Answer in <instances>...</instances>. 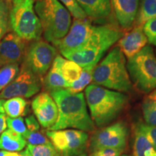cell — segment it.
<instances>
[{"instance_id": "obj_1", "label": "cell", "mask_w": 156, "mask_h": 156, "mask_svg": "<svg viewBox=\"0 0 156 156\" xmlns=\"http://www.w3.org/2000/svg\"><path fill=\"white\" fill-rule=\"evenodd\" d=\"M58 108V119L49 131L75 129L88 132L95 130V124L90 116L85 95L83 93H73L67 89L50 93Z\"/></svg>"}, {"instance_id": "obj_2", "label": "cell", "mask_w": 156, "mask_h": 156, "mask_svg": "<svg viewBox=\"0 0 156 156\" xmlns=\"http://www.w3.org/2000/svg\"><path fill=\"white\" fill-rule=\"evenodd\" d=\"M85 98L91 119L95 126L100 128L108 126L118 118L129 100L124 93L95 84L85 88Z\"/></svg>"}, {"instance_id": "obj_3", "label": "cell", "mask_w": 156, "mask_h": 156, "mask_svg": "<svg viewBox=\"0 0 156 156\" xmlns=\"http://www.w3.org/2000/svg\"><path fill=\"white\" fill-rule=\"evenodd\" d=\"M119 28L112 25H94L92 34L83 47L64 56L82 69H94L105 53L123 36Z\"/></svg>"}, {"instance_id": "obj_4", "label": "cell", "mask_w": 156, "mask_h": 156, "mask_svg": "<svg viewBox=\"0 0 156 156\" xmlns=\"http://www.w3.org/2000/svg\"><path fill=\"white\" fill-rule=\"evenodd\" d=\"M93 84L120 93L132 90V84L126 68L125 56L118 46L112 48L95 66Z\"/></svg>"}, {"instance_id": "obj_5", "label": "cell", "mask_w": 156, "mask_h": 156, "mask_svg": "<svg viewBox=\"0 0 156 156\" xmlns=\"http://www.w3.org/2000/svg\"><path fill=\"white\" fill-rule=\"evenodd\" d=\"M34 9L46 41L55 45L67 34L71 14L58 0H36Z\"/></svg>"}, {"instance_id": "obj_6", "label": "cell", "mask_w": 156, "mask_h": 156, "mask_svg": "<svg viewBox=\"0 0 156 156\" xmlns=\"http://www.w3.org/2000/svg\"><path fill=\"white\" fill-rule=\"evenodd\" d=\"M131 82L140 91L149 93L156 88V55L151 46H146L126 64Z\"/></svg>"}, {"instance_id": "obj_7", "label": "cell", "mask_w": 156, "mask_h": 156, "mask_svg": "<svg viewBox=\"0 0 156 156\" xmlns=\"http://www.w3.org/2000/svg\"><path fill=\"white\" fill-rule=\"evenodd\" d=\"M36 0H21L12 4L9 10V26L25 41L40 39L42 28L34 9Z\"/></svg>"}, {"instance_id": "obj_8", "label": "cell", "mask_w": 156, "mask_h": 156, "mask_svg": "<svg viewBox=\"0 0 156 156\" xmlns=\"http://www.w3.org/2000/svg\"><path fill=\"white\" fill-rule=\"evenodd\" d=\"M56 56V48L40 38L27 46L22 65L42 79L51 67Z\"/></svg>"}, {"instance_id": "obj_9", "label": "cell", "mask_w": 156, "mask_h": 156, "mask_svg": "<svg viewBox=\"0 0 156 156\" xmlns=\"http://www.w3.org/2000/svg\"><path fill=\"white\" fill-rule=\"evenodd\" d=\"M46 136L59 156H79L86 153L88 147V134L78 129L49 131Z\"/></svg>"}, {"instance_id": "obj_10", "label": "cell", "mask_w": 156, "mask_h": 156, "mask_svg": "<svg viewBox=\"0 0 156 156\" xmlns=\"http://www.w3.org/2000/svg\"><path fill=\"white\" fill-rule=\"evenodd\" d=\"M129 128L123 122L102 127L93 133L90 141V151L111 148L124 152L129 137Z\"/></svg>"}, {"instance_id": "obj_11", "label": "cell", "mask_w": 156, "mask_h": 156, "mask_svg": "<svg viewBox=\"0 0 156 156\" xmlns=\"http://www.w3.org/2000/svg\"><path fill=\"white\" fill-rule=\"evenodd\" d=\"M41 79L22 65L16 77L0 92V99L30 98L38 93L42 86Z\"/></svg>"}, {"instance_id": "obj_12", "label": "cell", "mask_w": 156, "mask_h": 156, "mask_svg": "<svg viewBox=\"0 0 156 156\" xmlns=\"http://www.w3.org/2000/svg\"><path fill=\"white\" fill-rule=\"evenodd\" d=\"M93 27L87 20H74L67 34L54 45L62 56L83 47L92 34Z\"/></svg>"}, {"instance_id": "obj_13", "label": "cell", "mask_w": 156, "mask_h": 156, "mask_svg": "<svg viewBox=\"0 0 156 156\" xmlns=\"http://www.w3.org/2000/svg\"><path fill=\"white\" fill-rule=\"evenodd\" d=\"M31 107L42 127L48 130L55 124L58 119V108L50 94L46 92L39 93L32 101Z\"/></svg>"}, {"instance_id": "obj_14", "label": "cell", "mask_w": 156, "mask_h": 156, "mask_svg": "<svg viewBox=\"0 0 156 156\" xmlns=\"http://www.w3.org/2000/svg\"><path fill=\"white\" fill-rule=\"evenodd\" d=\"M26 48V41L14 32H9L0 40V66L20 64Z\"/></svg>"}, {"instance_id": "obj_15", "label": "cell", "mask_w": 156, "mask_h": 156, "mask_svg": "<svg viewBox=\"0 0 156 156\" xmlns=\"http://www.w3.org/2000/svg\"><path fill=\"white\" fill-rule=\"evenodd\" d=\"M110 2L121 28L125 30H129L135 21L139 0H110Z\"/></svg>"}, {"instance_id": "obj_16", "label": "cell", "mask_w": 156, "mask_h": 156, "mask_svg": "<svg viewBox=\"0 0 156 156\" xmlns=\"http://www.w3.org/2000/svg\"><path fill=\"white\" fill-rule=\"evenodd\" d=\"M147 42L142 27H134L119 40L118 47L124 56L129 59L145 47Z\"/></svg>"}, {"instance_id": "obj_17", "label": "cell", "mask_w": 156, "mask_h": 156, "mask_svg": "<svg viewBox=\"0 0 156 156\" xmlns=\"http://www.w3.org/2000/svg\"><path fill=\"white\" fill-rule=\"evenodd\" d=\"M64 60V58L59 55L54 58L49 71L41 80L45 90L51 93L69 87V84L64 80L61 73V65Z\"/></svg>"}, {"instance_id": "obj_18", "label": "cell", "mask_w": 156, "mask_h": 156, "mask_svg": "<svg viewBox=\"0 0 156 156\" xmlns=\"http://www.w3.org/2000/svg\"><path fill=\"white\" fill-rule=\"evenodd\" d=\"M87 17L93 20H102L112 12L110 0H76Z\"/></svg>"}, {"instance_id": "obj_19", "label": "cell", "mask_w": 156, "mask_h": 156, "mask_svg": "<svg viewBox=\"0 0 156 156\" xmlns=\"http://www.w3.org/2000/svg\"><path fill=\"white\" fill-rule=\"evenodd\" d=\"M22 135L7 129L0 135V150L9 152H21L26 146Z\"/></svg>"}, {"instance_id": "obj_20", "label": "cell", "mask_w": 156, "mask_h": 156, "mask_svg": "<svg viewBox=\"0 0 156 156\" xmlns=\"http://www.w3.org/2000/svg\"><path fill=\"white\" fill-rule=\"evenodd\" d=\"M134 132L133 156H156L155 149L137 124L134 126Z\"/></svg>"}, {"instance_id": "obj_21", "label": "cell", "mask_w": 156, "mask_h": 156, "mask_svg": "<svg viewBox=\"0 0 156 156\" xmlns=\"http://www.w3.org/2000/svg\"><path fill=\"white\" fill-rule=\"evenodd\" d=\"M156 17V0H139L134 27H142L150 20Z\"/></svg>"}, {"instance_id": "obj_22", "label": "cell", "mask_w": 156, "mask_h": 156, "mask_svg": "<svg viewBox=\"0 0 156 156\" xmlns=\"http://www.w3.org/2000/svg\"><path fill=\"white\" fill-rule=\"evenodd\" d=\"M5 114L10 118H17L28 112V102L23 98L15 97L5 100L3 105Z\"/></svg>"}, {"instance_id": "obj_23", "label": "cell", "mask_w": 156, "mask_h": 156, "mask_svg": "<svg viewBox=\"0 0 156 156\" xmlns=\"http://www.w3.org/2000/svg\"><path fill=\"white\" fill-rule=\"evenodd\" d=\"M83 69L75 62L64 59L61 65V73L64 80L69 84H72L77 80L80 77Z\"/></svg>"}, {"instance_id": "obj_24", "label": "cell", "mask_w": 156, "mask_h": 156, "mask_svg": "<svg viewBox=\"0 0 156 156\" xmlns=\"http://www.w3.org/2000/svg\"><path fill=\"white\" fill-rule=\"evenodd\" d=\"M20 64H10L0 69V92L16 77L20 72Z\"/></svg>"}, {"instance_id": "obj_25", "label": "cell", "mask_w": 156, "mask_h": 156, "mask_svg": "<svg viewBox=\"0 0 156 156\" xmlns=\"http://www.w3.org/2000/svg\"><path fill=\"white\" fill-rule=\"evenodd\" d=\"M95 69V68H94ZM94 69H84L82 74L77 80L70 84L69 86L66 88L71 93H82L90 85L93 80V73Z\"/></svg>"}, {"instance_id": "obj_26", "label": "cell", "mask_w": 156, "mask_h": 156, "mask_svg": "<svg viewBox=\"0 0 156 156\" xmlns=\"http://www.w3.org/2000/svg\"><path fill=\"white\" fill-rule=\"evenodd\" d=\"M25 151L28 156H59L51 143L42 145H28Z\"/></svg>"}, {"instance_id": "obj_27", "label": "cell", "mask_w": 156, "mask_h": 156, "mask_svg": "<svg viewBox=\"0 0 156 156\" xmlns=\"http://www.w3.org/2000/svg\"><path fill=\"white\" fill-rule=\"evenodd\" d=\"M142 110L146 124L156 126V100L147 98L142 103Z\"/></svg>"}, {"instance_id": "obj_28", "label": "cell", "mask_w": 156, "mask_h": 156, "mask_svg": "<svg viewBox=\"0 0 156 156\" xmlns=\"http://www.w3.org/2000/svg\"><path fill=\"white\" fill-rule=\"evenodd\" d=\"M9 28V5L5 0H0V40L7 34Z\"/></svg>"}, {"instance_id": "obj_29", "label": "cell", "mask_w": 156, "mask_h": 156, "mask_svg": "<svg viewBox=\"0 0 156 156\" xmlns=\"http://www.w3.org/2000/svg\"><path fill=\"white\" fill-rule=\"evenodd\" d=\"M7 125L9 129L15 133L20 134L23 137L28 132V129L25 125V120L23 119V117H17V118L7 117Z\"/></svg>"}, {"instance_id": "obj_30", "label": "cell", "mask_w": 156, "mask_h": 156, "mask_svg": "<svg viewBox=\"0 0 156 156\" xmlns=\"http://www.w3.org/2000/svg\"><path fill=\"white\" fill-rule=\"evenodd\" d=\"M58 1L68 9L70 14L75 17V19L82 20H87V15L78 5L76 0H58Z\"/></svg>"}, {"instance_id": "obj_31", "label": "cell", "mask_w": 156, "mask_h": 156, "mask_svg": "<svg viewBox=\"0 0 156 156\" xmlns=\"http://www.w3.org/2000/svg\"><path fill=\"white\" fill-rule=\"evenodd\" d=\"M26 143L30 145H47L51 142L48 140L47 136H45L38 131L36 132H29L26 135L23 136Z\"/></svg>"}, {"instance_id": "obj_32", "label": "cell", "mask_w": 156, "mask_h": 156, "mask_svg": "<svg viewBox=\"0 0 156 156\" xmlns=\"http://www.w3.org/2000/svg\"><path fill=\"white\" fill-rule=\"evenodd\" d=\"M142 30L150 44L156 46V17L148 20L142 26Z\"/></svg>"}, {"instance_id": "obj_33", "label": "cell", "mask_w": 156, "mask_h": 156, "mask_svg": "<svg viewBox=\"0 0 156 156\" xmlns=\"http://www.w3.org/2000/svg\"><path fill=\"white\" fill-rule=\"evenodd\" d=\"M137 124L156 151V126L148 125L142 122H139Z\"/></svg>"}, {"instance_id": "obj_34", "label": "cell", "mask_w": 156, "mask_h": 156, "mask_svg": "<svg viewBox=\"0 0 156 156\" xmlns=\"http://www.w3.org/2000/svg\"><path fill=\"white\" fill-rule=\"evenodd\" d=\"M123 151L111 148H103L91 152L90 156H122Z\"/></svg>"}, {"instance_id": "obj_35", "label": "cell", "mask_w": 156, "mask_h": 156, "mask_svg": "<svg viewBox=\"0 0 156 156\" xmlns=\"http://www.w3.org/2000/svg\"><path fill=\"white\" fill-rule=\"evenodd\" d=\"M25 123L29 132H36L40 129V124L34 115H30L25 119Z\"/></svg>"}, {"instance_id": "obj_36", "label": "cell", "mask_w": 156, "mask_h": 156, "mask_svg": "<svg viewBox=\"0 0 156 156\" xmlns=\"http://www.w3.org/2000/svg\"><path fill=\"white\" fill-rule=\"evenodd\" d=\"M7 127V116L5 114H0V135L5 131Z\"/></svg>"}, {"instance_id": "obj_37", "label": "cell", "mask_w": 156, "mask_h": 156, "mask_svg": "<svg viewBox=\"0 0 156 156\" xmlns=\"http://www.w3.org/2000/svg\"><path fill=\"white\" fill-rule=\"evenodd\" d=\"M0 156H20V153H18V152L0 151Z\"/></svg>"}, {"instance_id": "obj_38", "label": "cell", "mask_w": 156, "mask_h": 156, "mask_svg": "<svg viewBox=\"0 0 156 156\" xmlns=\"http://www.w3.org/2000/svg\"><path fill=\"white\" fill-rule=\"evenodd\" d=\"M147 98L149 99H151V100H156V89L152 91Z\"/></svg>"}, {"instance_id": "obj_39", "label": "cell", "mask_w": 156, "mask_h": 156, "mask_svg": "<svg viewBox=\"0 0 156 156\" xmlns=\"http://www.w3.org/2000/svg\"><path fill=\"white\" fill-rule=\"evenodd\" d=\"M5 100L4 99H0V114H5V111H4L3 105Z\"/></svg>"}, {"instance_id": "obj_40", "label": "cell", "mask_w": 156, "mask_h": 156, "mask_svg": "<svg viewBox=\"0 0 156 156\" xmlns=\"http://www.w3.org/2000/svg\"><path fill=\"white\" fill-rule=\"evenodd\" d=\"M20 156H28V154L26 153V152L24 151L20 152Z\"/></svg>"}, {"instance_id": "obj_41", "label": "cell", "mask_w": 156, "mask_h": 156, "mask_svg": "<svg viewBox=\"0 0 156 156\" xmlns=\"http://www.w3.org/2000/svg\"><path fill=\"white\" fill-rule=\"evenodd\" d=\"M9 1H10L11 3L15 4L16 2H20V1H21V0H9Z\"/></svg>"}, {"instance_id": "obj_42", "label": "cell", "mask_w": 156, "mask_h": 156, "mask_svg": "<svg viewBox=\"0 0 156 156\" xmlns=\"http://www.w3.org/2000/svg\"><path fill=\"white\" fill-rule=\"evenodd\" d=\"M79 156H87V154L86 153H84V154H83V155H79Z\"/></svg>"}, {"instance_id": "obj_43", "label": "cell", "mask_w": 156, "mask_h": 156, "mask_svg": "<svg viewBox=\"0 0 156 156\" xmlns=\"http://www.w3.org/2000/svg\"><path fill=\"white\" fill-rule=\"evenodd\" d=\"M7 4H8V5H9V3H11L9 0H7Z\"/></svg>"}, {"instance_id": "obj_44", "label": "cell", "mask_w": 156, "mask_h": 156, "mask_svg": "<svg viewBox=\"0 0 156 156\" xmlns=\"http://www.w3.org/2000/svg\"><path fill=\"white\" fill-rule=\"evenodd\" d=\"M122 156H131V155H123Z\"/></svg>"}, {"instance_id": "obj_45", "label": "cell", "mask_w": 156, "mask_h": 156, "mask_svg": "<svg viewBox=\"0 0 156 156\" xmlns=\"http://www.w3.org/2000/svg\"><path fill=\"white\" fill-rule=\"evenodd\" d=\"M0 67H1V66H0Z\"/></svg>"}, {"instance_id": "obj_46", "label": "cell", "mask_w": 156, "mask_h": 156, "mask_svg": "<svg viewBox=\"0 0 156 156\" xmlns=\"http://www.w3.org/2000/svg\"><path fill=\"white\" fill-rule=\"evenodd\" d=\"M155 54H156V51H155Z\"/></svg>"}]
</instances>
